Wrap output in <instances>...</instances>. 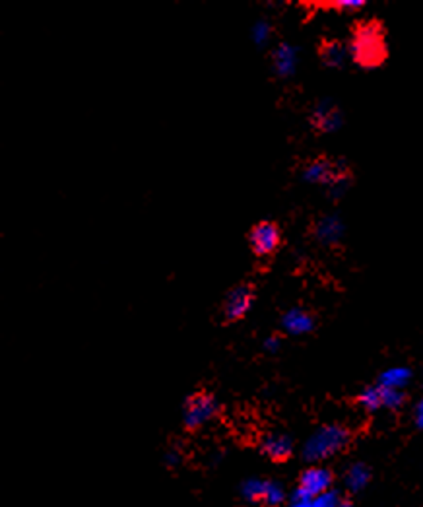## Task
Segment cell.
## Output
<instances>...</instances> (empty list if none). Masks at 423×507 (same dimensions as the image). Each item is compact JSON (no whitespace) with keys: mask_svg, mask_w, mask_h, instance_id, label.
<instances>
[{"mask_svg":"<svg viewBox=\"0 0 423 507\" xmlns=\"http://www.w3.org/2000/svg\"><path fill=\"white\" fill-rule=\"evenodd\" d=\"M351 59L365 68L383 64L387 59V39L383 27L377 24H361L351 37Z\"/></svg>","mask_w":423,"mask_h":507,"instance_id":"1","label":"cell"},{"mask_svg":"<svg viewBox=\"0 0 423 507\" xmlns=\"http://www.w3.org/2000/svg\"><path fill=\"white\" fill-rule=\"evenodd\" d=\"M303 179L311 185H323L338 199L350 187V169L342 160L316 158L303 167Z\"/></svg>","mask_w":423,"mask_h":507,"instance_id":"2","label":"cell"},{"mask_svg":"<svg viewBox=\"0 0 423 507\" xmlns=\"http://www.w3.org/2000/svg\"><path fill=\"white\" fill-rule=\"evenodd\" d=\"M350 441V432L340 424H330L316 430L315 434L307 439L303 447V457L307 461H323L332 455L340 453Z\"/></svg>","mask_w":423,"mask_h":507,"instance_id":"3","label":"cell"},{"mask_svg":"<svg viewBox=\"0 0 423 507\" xmlns=\"http://www.w3.org/2000/svg\"><path fill=\"white\" fill-rule=\"evenodd\" d=\"M217 412V402L212 395L208 393H194L192 397H189L187 404H185V427L187 430H199L204 424H208L212 418L216 416Z\"/></svg>","mask_w":423,"mask_h":507,"instance_id":"4","label":"cell"},{"mask_svg":"<svg viewBox=\"0 0 423 507\" xmlns=\"http://www.w3.org/2000/svg\"><path fill=\"white\" fill-rule=\"evenodd\" d=\"M249 243H251L252 253L256 257H270L276 253V249L282 243V232L272 222H261L251 229Z\"/></svg>","mask_w":423,"mask_h":507,"instance_id":"5","label":"cell"},{"mask_svg":"<svg viewBox=\"0 0 423 507\" xmlns=\"http://www.w3.org/2000/svg\"><path fill=\"white\" fill-rule=\"evenodd\" d=\"M252 299H254V294H252L251 286H247V284L235 286L233 290L225 296L224 317L227 319L229 323L241 321V319L251 311Z\"/></svg>","mask_w":423,"mask_h":507,"instance_id":"6","label":"cell"},{"mask_svg":"<svg viewBox=\"0 0 423 507\" xmlns=\"http://www.w3.org/2000/svg\"><path fill=\"white\" fill-rule=\"evenodd\" d=\"M330 484H332V472L324 467H311L299 476V490L313 499L326 494Z\"/></svg>","mask_w":423,"mask_h":507,"instance_id":"7","label":"cell"},{"mask_svg":"<svg viewBox=\"0 0 423 507\" xmlns=\"http://www.w3.org/2000/svg\"><path fill=\"white\" fill-rule=\"evenodd\" d=\"M311 125L318 133H334L342 127V113L338 111L332 101H318L311 113Z\"/></svg>","mask_w":423,"mask_h":507,"instance_id":"8","label":"cell"},{"mask_svg":"<svg viewBox=\"0 0 423 507\" xmlns=\"http://www.w3.org/2000/svg\"><path fill=\"white\" fill-rule=\"evenodd\" d=\"M279 325L284 328V333H288L291 336H301L311 333L315 328V317L307 309L291 308L282 315Z\"/></svg>","mask_w":423,"mask_h":507,"instance_id":"9","label":"cell"},{"mask_svg":"<svg viewBox=\"0 0 423 507\" xmlns=\"http://www.w3.org/2000/svg\"><path fill=\"white\" fill-rule=\"evenodd\" d=\"M344 222L340 216L336 214H326V216L318 218L315 224V237L316 241H321L323 245H336L344 237Z\"/></svg>","mask_w":423,"mask_h":507,"instance_id":"10","label":"cell"},{"mask_svg":"<svg viewBox=\"0 0 423 507\" xmlns=\"http://www.w3.org/2000/svg\"><path fill=\"white\" fill-rule=\"evenodd\" d=\"M272 66L279 78H289L298 68V49L289 43H279L272 53Z\"/></svg>","mask_w":423,"mask_h":507,"instance_id":"11","label":"cell"},{"mask_svg":"<svg viewBox=\"0 0 423 507\" xmlns=\"http://www.w3.org/2000/svg\"><path fill=\"white\" fill-rule=\"evenodd\" d=\"M261 449L262 453L266 455L268 459H272V461H286L291 455V451H293V441L289 439L288 435L270 434L262 439Z\"/></svg>","mask_w":423,"mask_h":507,"instance_id":"12","label":"cell"},{"mask_svg":"<svg viewBox=\"0 0 423 507\" xmlns=\"http://www.w3.org/2000/svg\"><path fill=\"white\" fill-rule=\"evenodd\" d=\"M412 379V372L404 368V365H398V368H390L387 372L380 373L378 377V385L380 387H387V389H398L402 391Z\"/></svg>","mask_w":423,"mask_h":507,"instance_id":"13","label":"cell"},{"mask_svg":"<svg viewBox=\"0 0 423 507\" xmlns=\"http://www.w3.org/2000/svg\"><path fill=\"white\" fill-rule=\"evenodd\" d=\"M350 54V49H346V45H342L340 41H326L323 47H321V59L324 61L326 66H342L346 61H348Z\"/></svg>","mask_w":423,"mask_h":507,"instance_id":"14","label":"cell"},{"mask_svg":"<svg viewBox=\"0 0 423 507\" xmlns=\"http://www.w3.org/2000/svg\"><path fill=\"white\" fill-rule=\"evenodd\" d=\"M357 402H360L365 410H371V412H373V410H378V408H383V387H380V385L367 387V389L363 391L360 397H357Z\"/></svg>","mask_w":423,"mask_h":507,"instance_id":"15","label":"cell"},{"mask_svg":"<svg viewBox=\"0 0 423 507\" xmlns=\"http://www.w3.org/2000/svg\"><path fill=\"white\" fill-rule=\"evenodd\" d=\"M284 499H286V494H284V488L279 486L278 482L264 480V488H262L261 501H264L266 506L276 507V506H279Z\"/></svg>","mask_w":423,"mask_h":507,"instance_id":"16","label":"cell"},{"mask_svg":"<svg viewBox=\"0 0 423 507\" xmlns=\"http://www.w3.org/2000/svg\"><path fill=\"white\" fill-rule=\"evenodd\" d=\"M251 37L252 41H254V45H266L272 37V26L266 22V20H259V22L252 26Z\"/></svg>","mask_w":423,"mask_h":507,"instance_id":"17","label":"cell"},{"mask_svg":"<svg viewBox=\"0 0 423 507\" xmlns=\"http://www.w3.org/2000/svg\"><path fill=\"white\" fill-rule=\"evenodd\" d=\"M367 480H369V472L363 464H353L348 471V486L351 490H360L361 486H365Z\"/></svg>","mask_w":423,"mask_h":507,"instance_id":"18","label":"cell"},{"mask_svg":"<svg viewBox=\"0 0 423 507\" xmlns=\"http://www.w3.org/2000/svg\"><path fill=\"white\" fill-rule=\"evenodd\" d=\"M262 488H264V480H247L241 488V494L245 499L256 501V499H262Z\"/></svg>","mask_w":423,"mask_h":507,"instance_id":"19","label":"cell"},{"mask_svg":"<svg viewBox=\"0 0 423 507\" xmlns=\"http://www.w3.org/2000/svg\"><path fill=\"white\" fill-rule=\"evenodd\" d=\"M365 6L363 2H353V0H348V2H336V4H326L323 6L324 10H336V12H357Z\"/></svg>","mask_w":423,"mask_h":507,"instance_id":"20","label":"cell"},{"mask_svg":"<svg viewBox=\"0 0 423 507\" xmlns=\"http://www.w3.org/2000/svg\"><path fill=\"white\" fill-rule=\"evenodd\" d=\"M289 507H313V498H309L305 496L301 490H295V494H293V498H291V506Z\"/></svg>","mask_w":423,"mask_h":507,"instance_id":"21","label":"cell"},{"mask_svg":"<svg viewBox=\"0 0 423 507\" xmlns=\"http://www.w3.org/2000/svg\"><path fill=\"white\" fill-rule=\"evenodd\" d=\"M313 507H336V496L334 494H323L313 499Z\"/></svg>","mask_w":423,"mask_h":507,"instance_id":"22","label":"cell"},{"mask_svg":"<svg viewBox=\"0 0 423 507\" xmlns=\"http://www.w3.org/2000/svg\"><path fill=\"white\" fill-rule=\"evenodd\" d=\"M279 346H282V340H279L278 336H270V338H266L264 340V350L266 352H278L279 350Z\"/></svg>","mask_w":423,"mask_h":507,"instance_id":"23","label":"cell"},{"mask_svg":"<svg viewBox=\"0 0 423 507\" xmlns=\"http://www.w3.org/2000/svg\"><path fill=\"white\" fill-rule=\"evenodd\" d=\"M415 424L423 427V399L420 400V404L415 407Z\"/></svg>","mask_w":423,"mask_h":507,"instance_id":"24","label":"cell"},{"mask_svg":"<svg viewBox=\"0 0 423 507\" xmlns=\"http://www.w3.org/2000/svg\"><path fill=\"white\" fill-rule=\"evenodd\" d=\"M165 459H167V462H169V464H175V462H179L180 457H179V453H175V451H171V453L165 455Z\"/></svg>","mask_w":423,"mask_h":507,"instance_id":"25","label":"cell"}]
</instances>
